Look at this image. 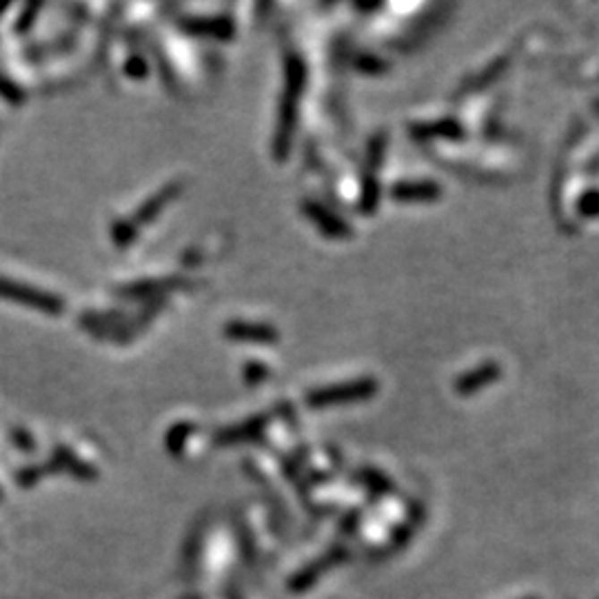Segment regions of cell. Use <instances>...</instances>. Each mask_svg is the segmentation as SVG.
<instances>
[{
    "mask_svg": "<svg viewBox=\"0 0 599 599\" xmlns=\"http://www.w3.org/2000/svg\"><path fill=\"white\" fill-rule=\"evenodd\" d=\"M431 192H433V187H429V184H402V187L396 189L399 198H422L420 193H424V198H429Z\"/></svg>",
    "mask_w": 599,
    "mask_h": 599,
    "instance_id": "obj_2",
    "label": "cell"
},
{
    "mask_svg": "<svg viewBox=\"0 0 599 599\" xmlns=\"http://www.w3.org/2000/svg\"><path fill=\"white\" fill-rule=\"evenodd\" d=\"M373 393V384L371 382H353V384H345V387H333L327 389L322 393H315L311 396V402L313 404H333V402H342V399H360L364 396Z\"/></svg>",
    "mask_w": 599,
    "mask_h": 599,
    "instance_id": "obj_1",
    "label": "cell"
}]
</instances>
